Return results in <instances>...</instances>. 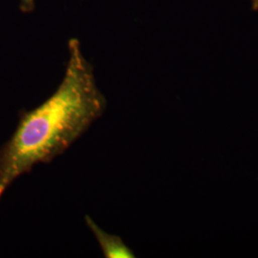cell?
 Segmentation results:
<instances>
[{"mask_svg":"<svg viewBox=\"0 0 258 258\" xmlns=\"http://www.w3.org/2000/svg\"><path fill=\"white\" fill-rule=\"evenodd\" d=\"M68 50L57 89L35 109L20 112L17 129L0 148V199L19 176L62 154L105 111L106 99L79 40L70 39Z\"/></svg>","mask_w":258,"mask_h":258,"instance_id":"1","label":"cell"},{"mask_svg":"<svg viewBox=\"0 0 258 258\" xmlns=\"http://www.w3.org/2000/svg\"><path fill=\"white\" fill-rule=\"evenodd\" d=\"M87 227L92 231L105 258H133L134 252L118 235L107 233L102 230L89 215H85Z\"/></svg>","mask_w":258,"mask_h":258,"instance_id":"2","label":"cell"},{"mask_svg":"<svg viewBox=\"0 0 258 258\" xmlns=\"http://www.w3.org/2000/svg\"><path fill=\"white\" fill-rule=\"evenodd\" d=\"M19 8L23 13H30L35 9V0H20Z\"/></svg>","mask_w":258,"mask_h":258,"instance_id":"3","label":"cell"},{"mask_svg":"<svg viewBox=\"0 0 258 258\" xmlns=\"http://www.w3.org/2000/svg\"><path fill=\"white\" fill-rule=\"evenodd\" d=\"M252 8L254 10L258 9V0H252Z\"/></svg>","mask_w":258,"mask_h":258,"instance_id":"4","label":"cell"}]
</instances>
